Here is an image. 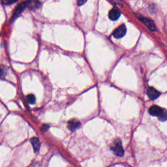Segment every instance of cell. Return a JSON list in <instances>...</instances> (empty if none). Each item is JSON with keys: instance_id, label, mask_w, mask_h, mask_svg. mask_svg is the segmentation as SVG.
<instances>
[{"instance_id": "6da1fadb", "label": "cell", "mask_w": 167, "mask_h": 167, "mask_svg": "<svg viewBox=\"0 0 167 167\" xmlns=\"http://www.w3.org/2000/svg\"><path fill=\"white\" fill-rule=\"evenodd\" d=\"M149 113L153 116H157L161 122L167 120V110L157 105H153L149 109Z\"/></svg>"}, {"instance_id": "7a4b0ae2", "label": "cell", "mask_w": 167, "mask_h": 167, "mask_svg": "<svg viewBox=\"0 0 167 167\" xmlns=\"http://www.w3.org/2000/svg\"><path fill=\"white\" fill-rule=\"evenodd\" d=\"M111 148L116 155H118V156H123V155L124 150L123 149L122 142L119 139L116 140V141L114 142L113 144H112Z\"/></svg>"}, {"instance_id": "3957f363", "label": "cell", "mask_w": 167, "mask_h": 167, "mask_svg": "<svg viewBox=\"0 0 167 167\" xmlns=\"http://www.w3.org/2000/svg\"><path fill=\"white\" fill-rule=\"evenodd\" d=\"M28 6V0L26 2H22V3H20V4H19L17 7L16 9H15V11H14V14H13V17L11 20L13 21L15 18H17L19 16V15H20L23 12V11L26 9V7Z\"/></svg>"}, {"instance_id": "277c9868", "label": "cell", "mask_w": 167, "mask_h": 167, "mask_svg": "<svg viewBox=\"0 0 167 167\" xmlns=\"http://www.w3.org/2000/svg\"><path fill=\"white\" fill-rule=\"evenodd\" d=\"M126 26L125 25H121L118 27L113 32V36L116 39L122 38L126 33Z\"/></svg>"}, {"instance_id": "5b68a950", "label": "cell", "mask_w": 167, "mask_h": 167, "mask_svg": "<svg viewBox=\"0 0 167 167\" xmlns=\"http://www.w3.org/2000/svg\"><path fill=\"white\" fill-rule=\"evenodd\" d=\"M139 20H141L144 24L146 25L147 28H148L152 32H155L156 31V26H155V23L153 22V20H150L149 18H147L145 17H138Z\"/></svg>"}, {"instance_id": "8992f818", "label": "cell", "mask_w": 167, "mask_h": 167, "mask_svg": "<svg viewBox=\"0 0 167 167\" xmlns=\"http://www.w3.org/2000/svg\"><path fill=\"white\" fill-rule=\"evenodd\" d=\"M147 95H148L150 99L151 100H154L158 98V97H159L161 94L157 90H155L154 88L150 87L147 90Z\"/></svg>"}, {"instance_id": "52a82bcc", "label": "cell", "mask_w": 167, "mask_h": 167, "mask_svg": "<svg viewBox=\"0 0 167 167\" xmlns=\"http://www.w3.org/2000/svg\"><path fill=\"white\" fill-rule=\"evenodd\" d=\"M120 15H121V13H120L119 11L117 9L113 8L110 11L109 14H108V17H109V18L111 20L115 21L117 20L119 18Z\"/></svg>"}, {"instance_id": "ba28073f", "label": "cell", "mask_w": 167, "mask_h": 167, "mask_svg": "<svg viewBox=\"0 0 167 167\" xmlns=\"http://www.w3.org/2000/svg\"><path fill=\"white\" fill-rule=\"evenodd\" d=\"M80 125V123L76 119H71L68 122V128L71 131H75Z\"/></svg>"}, {"instance_id": "9c48e42d", "label": "cell", "mask_w": 167, "mask_h": 167, "mask_svg": "<svg viewBox=\"0 0 167 167\" xmlns=\"http://www.w3.org/2000/svg\"><path fill=\"white\" fill-rule=\"evenodd\" d=\"M41 3L38 0H28V7L30 10L37 9L40 7Z\"/></svg>"}, {"instance_id": "30bf717a", "label": "cell", "mask_w": 167, "mask_h": 167, "mask_svg": "<svg viewBox=\"0 0 167 167\" xmlns=\"http://www.w3.org/2000/svg\"><path fill=\"white\" fill-rule=\"evenodd\" d=\"M31 143L33 146V150L35 152H37V151L39 150L40 147H41V142L39 140L38 138H33L32 140H31Z\"/></svg>"}, {"instance_id": "8fae6325", "label": "cell", "mask_w": 167, "mask_h": 167, "mask_svg": "<svg viewBox=\"0 0 167 167\" xmlns=\"http://www.w3.org/2000/svg\"><path fill=\"white\" fill-rule=\"evenodd\" d=\"M27 100L29 103L30 104H34L35 102H36V97H35L33 95H28L27 96Z\"/></svg>"}, {"instance_id": "7c38bea8", "label": "cell", "mask_w": 167, "mask_h": 167, "mask_svg": "<svg viewBox=\"0 0 167 167\" xmlns=\"http://www.w3.org/2000/svg\"><path fill=\"white\" fill-rule=\"evenodd\" d=\"M17 0H3L2 1V3L5 5H9V4H12V3L16 2Z\"/></svg>"}, {"instance_id": "4fadbf2b", "label": "cell", "mask_w": 167, "mask_h": 167, "mask_svg": "<svg viewBox=\"0 0 167 167\" xmlns=\"http://www.w3.org/2000/svg\"><path fill=\"white\" fill-rule=\"evenodd\" d=\"M114 4L118 5H122V0H112Z\"/></svg>"}, {"instance_id": "5bb4252c", "label": "cell", "mask_w": 167, "mask_h": 167, "mask_svg": "<svg viewBox=\"0 0 167 167\" xmlns=\"http://www.w3.org/2000/svg\"><path fill=\"white\" fill-rule=\"evenodd\" d=\"M49 127H50L48 125H42V127H41V131H42L43 132H45L49 129Z\"/></svg>"}, {"instance_id": "9a60e30c", "label": "cell", "mask_w": 167, "mask_h": 167, "mask_svg": "<svg viewBox=\"0 0 167 167\" xmlns=\"http://www.w3.org/2000/svg\"><path fill=\"white\" fill-rule=\"evenodd\" d=\"M87 2V0H78V5L81 6L84 5Z\"/></svg>"}]
</instances>
